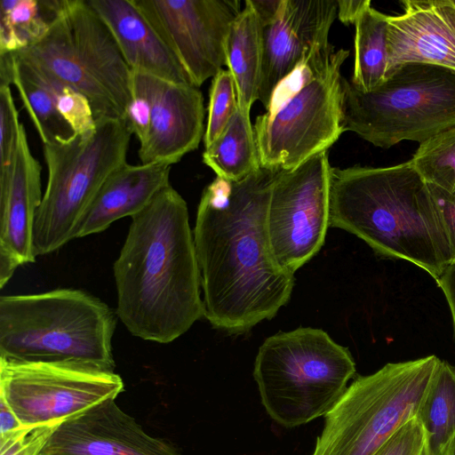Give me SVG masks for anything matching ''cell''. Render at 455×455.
Instances as JSON below:
<instances>
[{
    "mask_svg": "<svg viewBox=\"0 0 455 455\" xmlns=\"http://www.w3.org/2000/svg\"><path fill=\"white\" fill-rule=\"evenodd\" d=\"M279 171L260 167L237 181L216 177L198 204L193 236L204 317L228 333L272 319L294 287V274L272 252L267 228Z\"/></svg>",
    "mask_w": 455,
    "mask_h": 455,
    "instance_id": "obj_1",
    "label": "cell"
},
{
    "mask_svg": "<svg viewBox=\"0 0 455 455\" xmlns=\"http://www.w3.org/2000/svg\"><path fill=\"white\" fill-rule=\"evenodd\" d=\"M113 272L116 312L134 337L168 344L204 316L188 205L171 184L132 217Z\"/></svg>",
    "mask_w": 455,
    "mask_h": 455,
    "instance_id": "obj_2",
    "label": "cell"
},
{
    "mask_svg": "<svg viewBox=\"0 0 455 455\" xmlns=\"http://www.w3.org/2000/svg\"><path fill=\"white\" fill-rule=\"evenodd\" d=\"M330 227L356 235L378 254L416 265L435 280L453 260L440 210L411 161L331 167Z\"/></svg>",
    "mask_w": 455,
    "mask_h": 455,
    "instance_id": "obj_3",
    "label": "cell"
},
{
    "mask_svg": "<svg viewBox=\"0 0 455 455\" xmlns=\"http://www.w3.org/2000/svg\"><path fill=\"white\" fill-rule=\"evenodd\" d=\"M117 317L101 299L78 289L3 295L0 360L114 371L112 339Z\"/></svg>",
    "mask_w": 455,
    "mask_h": 455,
    "instance_id": "obj_4",
    "label": "cell"
},
{
    "mask_svg": "<svg viewBox=\"0 0 455 455\" xmlns=\"http://www.w3.org/2000/svg\"><path fill=\"white\" fill-rule=\"evenodd\" d=\"M355 373L347 347L321 329L299 327L265 339L252 375L268 416L292 428L325 416Z\"/></svg>",
    "mask_w": 455,
    "mask_h": 455,
    "instance_id": "obj_5",
    "label": "cell"
},
{
    "mask_svg": "<svg viewBox=\"0 0 455 455\" xmlns=\"http://www.w3.org/2000/svg\"><path fill=\"white\" fill-rule=\"evenodd\" d=\"M14 53L83 93L95 122L125 119L133 96V71L88 0H60L44 36Z\"/></svg>",
    "mask_w": 455,
    "mask_h": 455,
    "instance_id": "obj_6",
    "label": "cell"
},
{
    "mask_svg": "<svg viewBox=\"0 0 455 455\" xmlns=\"http://www.w3.org/2000/svg\"><path fill=\"white\" fill-rule=\"evenodd\" d=\"M132 135L125 119H104L89 132L43 144L47 182L34 222L36 256L52 253L76 238L103 183L127 163Z\"/></svg>",
    "mask_w": 455,
    "mask_h": 455,
    "instance_id": "obj_7",
    "label": "cell"
},
{
    "mask_svg": "<svg viewBox=\"0 0 455 455\" xmlns=\"http://www.w3.org/2000/svg\"><path fill=\"white\" fill-rule=\"evenodd\" d=\"M440 359L388 363L356 378L324 416L311 455H374L418 416Z\"/></svg>",
    "mask_w": 455,
    "mask_h": 455,
    "instance_id": "obj_8",
    "label": "cell"
},
{
    "mask_svg": "<svg viewBox=\"0 0 455 455\" xmlns=\"http://www.w3.org/2000/svg\"><path fill=\"white\" fill-rule=\"evenodd\" d=\"M343 125L382 148L403 140L421 144L455 128V74L407 63L369 92L346 79Z\"/></svg>",
    "mask_w": 455,
    "mask_h": 455,
    "instance_id": "obj_9",
    "label": "cell"
},
{
    "mask_svg": "<svg viewBox=\"0 0 455 455\" xmlns=\"http://www.w3.org/2000/svg\"><path fill=\"white\" fill-rule=\"evenodd\" d=\"M349 51L317 55L299 68V86L256 117L253 131L260 166L291 170L328 151L345 132V80L341 66Z\"/></svg>",
    "mask_w": 455,
    "mask_h": 455,
    "instance_id": "obj_10",
    "label": "cell"
},
{
    "mask_svg": "<svg viewBox=\"0 0 455 455\" xmlns=\"http://www.w3.org/2000/svg\"><path fill=\"white\" fill-rule=\"evenodd\" d=\"M114 371L0 360V396L25 428L58 427L124 391Z\"/></svg>",
    "mask_w": 455,
    "mask_h": 455,
    "instance_id": "obj_11",
    "label": "cell"
},
{
    "mask_svg": "<svg viewBox=\"0 0 455 455\" xmlns=\"http://www.w3.org/2000/svg\"><path fill=\"white\" fill-rule=\"evenodd\" d=\"M328 151L276 175L267 207V228L277 262L294 274L323 247L330 227Z\"/></svg>",
    "mask_w": 455,
    "mask_h": 455,
    "instance_id": "obj_12",
    "label": "cell"
},
{
    "mask_svg": "<svg viewBox=\"0 0 455 455\" xmlns=\"http://www.w3.org/2000/svg\"><path fill=\"white\" fill-rule=\"evenodd\" d=\"M198 87L226 64L230 26L241 10L235 0H132Z\"/></svg>",
    "mask_w": 455,
    "mask_h": 455,
    "instance_id": "obj_13",
    "label": "cell"
},
{
    "mask_svg": "<svg viewBox=\"0 0 455 455\" xmlns=\"http://www.w3.org/2000/svg\"><path fill=\"white\" fill-rule=\"evenodd\" d=\"M337 0H282L263 25V65L259 100L268 108L277 88L311 57L333 51L328 36Z\"/></svg>",
    "mask_w": 455,
    "mask_h": 455,
    "instance_id": "obj_14",
    "label": "cell"
},
{
    "mask_svg": "<svg viewBox=\"0 0 455 455\" xmlns=\"http://www.w3.org/2000/svg\"><path fill=\"white\" fill-rule=\"evenodd\" d=\"M133 82L151 103L149 134L138 151L141 164H174L196 149L205 132L204 96L199 88L141 72H133Z\"/></svg>",
    "mask_w": 455,
    "mask_h": 455,
    "instance_id": "obj_15",
    "label": "cell"
},
{
    "mask_svg": "<svg viewBox=\"0 0 455 455\" xmlns=\"http://www.w3.org/2000/svg\"><path fill=\"white\" fill-rule=\"evenodd\" d=\"M41 455L181 454L170 442L146 433L111 399L59 425Z\"/></svg>",
    "mask_w": 455,
    "mask_h": 455,
    "instance_id": "obj_16",
    "label": "cell"
},
{
    "mask_svg": "<svg viewBox=\"0 0 455 455\" xmlns=\"http://www.w3.org/2000/svg\"><path fill=\"white\" fill-rule=\"evenodd\" d=\"M402 4L403 13L387 18V77L407 63L455 74V1L404 0Z\"/></svg>",
    "mask_w": 455,
    "mask_h": 455,
    "instance_id": "obj_17",
    "label": "cell"
},
{
    "mask_svg": "<svg viewBox=\"0 0 455 455\" xmlns=\"http://www.w3.org/2000/svg\"><path fill=\"white\" fill-rule=\"evenodd\" d=\"M42 198L41 165L21 124L11 164L0 171V258L18 266L35 262L34 222Z\"/></svg>",
    "mask_w": 455,
    "mask_h": 455,
    "instance_id": "obj_18",
    "label": "cell"
},
{
    "mask_svg": "<svg viewBox=\"0 0 455 455\" xmlns=\"http://www.w3.org/2000/svg\"><path fill=\"white\" fill-rule=\"evenodd\" d=\"M172 164L156 162L123 164L103 183L84 214L76 238L103 232L115 221L140 212L164 188L171 184Z\"/></svg>",
    "mask_w": 455,
    "mask_h": 455,
    "instance_id": "obj_19",
    "label": "cell"
},
{
    "mask_svg": "<svg viewBox=\"0 0 455 455\" xmlns=\"http://www.w3.org/2000/svg\"><path fill=\"white\" fill-rule=\"evenodd\" d=\"M88 1L110 29L133 72L193 85L179 61L132 0Z\"/></svg>",
    "mask_w": 455,
    "mask_h": 455,
    "instance_id": "obj_20",
    "label": "cell"
},
{
    "mask_svg": "<svg viewBox=\"0 0 455 455\" xmlns=\"http://www.w3.org/2000/svg\"><path fill=\"white\" fill-rule=\"evenodd\" d=\"M225 57L235 82L238 108L250 116L251 106L259 100L263 65V23L250 0L230 26Z\"/></svg>",
    "mask_w": 455,
    "mask_h": 455,
    "instance_id": "obj_21",
    "label": "cell"
},
{
    "mask_svg": "<svg viewBox=\"0 0 455 455\" xmlns=\"http://www.w3.org/2000/svg\"><path fill=\"white\" fill-rule=\"evenodd\" d=\"M203 162L217 177L237 181L259 170V156L250 116L239 108L220 137L203 153Z\"/></svg>",
    "mask_w": 455,
    "mask_h": 455,
    "instance_id": "obj_22",
    "label": "cell"
},
{
    "mask_svg": "<svg viewBox=\"0 0 455 455\" xmlns=\"http://www.w3.org/2000/svg\"><path fill=\"white\" fill-rule=\"evenodd\" d=\"M387 15L369 6L355 23V62L350 82L363 92L373 91L387 77Z\"/></svg>",
    "mask_w": 455,
    "mask_h": 455,
    "instance_id": "obj_23",
    "label": "cell"
},
{
    "mask_svg": "<svg viewBox=\"0 0 455 455\" xmlns=\"http://www.w3.org/2000/svg\"><path fill=\"white\" fill-rule=\"evenodd\" d=\"M13 54L12 84L16 87L43 144L68 140L74 132L60 115L52 94L24 59Z\"/></svg>",
    "mask_w": 455,
    "mask_h": 455,
    "instance_id": "obj_24",
    "label": "cell"
},
{
    "mask_svg": "<svg viewBox=\"0 0 455 455\" xmlns=\"http://www.w3.org/2000/svg\"><path fill=\"white\" fill-rule=\"evenodd\" d=\"M59 4L60 0H1L0 54L18 52L38 42Z\"/></svg>",
    "mask_w": 455,
    "mask_h": 455,
    "instance_id": "obj_25",
    "label": "cell"
},
{
    "mask_svg": "<svg viewBox=\"0 0 455 455\" xmlns=\"http://www.w3.org/2000/svg\"><path fill=\"white\" fill-rule=\"evenodd\" d=\"M418 417L434 455H442L455 436V368L445 361L439 363Z\"/></svg>",
    "mask_w": 455,
    "mask_h": 455,
    "instance_id": "obj_26",
    "label": "cell"
},
{
    "mask_svg": "<svg viewBox=\"0 0 455 455\" xmlns=\"http://www.w3.org/2000/svg\"><path fill=\"white\" fill-rule=\"evenodd\" d=\"M410 161L427 185L455 198V128L419 144Z\"/></svg>",
    "mask_w": 455,
    "mask_h": 455,
    "instance_id": "obj_27",
    "label": "cell"
},
{
    "mask_svg": "<svg viewBox=\"0 0 455 455\" xmlns=\"http://www.w3.org/2000/svg\"><path fill=\"white\" fill-rule=\"evenodd\" d=\"M27 61L52 94L60 115L70 126L74 134H84L95 129L96 122L91 103L83 93Z\"/></svg>",
    "mask_w": 455,
    "mask_h": 455,
    "instance_id": "obj_28",
    "label": "cell"
},
{
    "mask_svg": "<svg viewBox=\"0 0 455 455\" xmlns=\"http://www.w3.org/2000/svg\"><path fill=\"white\" fill-rule=\"evenodd\" d=\"M237 108L234 79L228 69L221 68L212 77L210 89L208 119L204 136L205 148L220 137Z\"/></svg>",
    "mask_w": 455,
    "mask_h": 455,
    "instance_id": "obj_29",
    "label": "cell"
},
{
    "mask_svg": "<svg viewBox=\"0 0 455 455\" xmlns=\"http://www.w3.org/2000/svg\"><path fill=\"white\" fill-rule=\"evenodd\" d=\"M374 455H434L430 437L418 416L403 425Z\"/></svg>",
    "mask_w": 455,
    "mask_h": 455,
    "instance_id": "obj_30",
    "label": "cell"
},
{
    "mask_svg": "<svg viewBox=\"0 0 455 455\" xmlns=\"http://www.w3.org/2000/svg\"><path fill=\"white\" fill-rule=\"evenodd\" d=\"M21 123L10 86H0V171L11 164Z\"/></svg>",
    "mask_w": 455,
    "mask_h": 455,
    "instance_id": "obj_31",
    "label": "cell"
},
{
    "mask_svg": "<svg viewBox=\"0 0 455 455\" xmlns=\"http://www.w3.org/2000/svg\"><path fill=\"white\" fill-rule=\"evenodd\" d=\"M56 427H40L26 429L0 443V455H41Z\"/></svg>",
    "mask_w": 455,
    "mask_h": 455,
    "instance_id": "obj_32",
    "label": "cell"
},
{
    "mask_svg": "<svg viewBox=\"0 0 455 455\" xmlns=\"http://www.w3.org/2000/svg\"><path fill=\"white\" fill-rule=\"evenodd\" d=\"M125 119L140 146L147 140L151 126V103L143 89L133 82V96L126 111Z\"/></svg>",
    "mask_w": 455,
    "mask_h": 455,
    "instance_id": "obj_33",
    "label": "cell"
},
{
    "mask_svg": "<svg viewBox=\"0 0 455 455\" xmlns=\"http://www.w3.org/2000/svg\"><path fill=\"white\" fill-rule=\"evenodd\" d=\"M429 188L443 218L452 251L453 262L455 261V198L431 186Z\"/></svg>",
    "mask_w": 455,
    "mask_h": 455,
    "instance_id": "obj_34",
    "label": "cell"
},
{
    "mask_svg": "<svg viewBox=\"0 0 455 455\" xmlns=\"http://www.w3.org/2000/svg\"><path fill=\"white\" fill-rule=\"evenodd\" d=\"M25 428L8 403L0 396V443L17 435Z\"/></svg>",
    "mask_w": 455,
    "mask_h": 455,
    "instance_id": "obj_35",
    "label": "cell"
},
{
    "mask_svg": "<svg viewBox=\"0 0 455 455\" xmlns=\"http://www.w3.org/2000/svg\"><path fill=\"white\" fill-rule=\"evenodd\" d=\"M435 281L443 291L450 307L455 337V261L450 263Z\"/></svg>",
    "mask_w": 455,
    "mask_h": 455,
    "instance_id": "obj_36",
    "label": "cell"
},
{
    "mask_svg": "<svg viewBox=\"0 0 455 455\" xmlns=\"http://www.w3.org/2000/svg\"><path fill=\"white\" fill-rule=\"evenodd\" d=\"M371 4L370 0H337V17L345 25L355 24Z\"/></svg>",
    "mask_w": 455,
    "mask_h": 455,
    "instance_id": "obj_37",
    "label": "cell"
},
{
    "mask_svg": "<svg viewBox=\"0 0 455 455\" xmlns=\"http://www.w3.org/2000/svg\"><path fill=\"white\" fill-rule=\"evenodd\" d=\"M257 11L263 25L268 23L276 14L282 0H250Z\"/></svg>",
    "mask_w": 455,
    "mask_h": 455,
    "instance_id": "obj_38",
    "label": "cell"
},
{
    "mask_svg": "<svg viewBox=\"0 0 455 455\" xmlns=\"http://www.w3.org/2000/svg\"><path fill=\"white\" fill-rule=\"evenodd\" d=\"M450 445H451V455H455V436L452 439V441L450 443Z\"/></svg>",
    "mask_w": 455,
    "mask_h": 455,
    "instance_id": "obj_39",
    "label": "cell"
},
{
    "mask_svg": "<svg viewBox=\"0 0 455 455\" xmlns=\"http://www.w3.org/2000/svg\"><path fill=\"white\" fill-rule=\"evenodd\" d=\"M442 455H451V445L449 444Z\"/></svg>",
    "mask_w": 455,
    "mask_h": 455,
    "instance_id": "obj_40",
    "label": "cell"
}]
</instances>
